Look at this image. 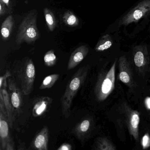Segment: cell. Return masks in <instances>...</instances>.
I'll use <instances>...</instances> for the list:
<instances>
[{
  "label": "cell",
  "mask_w": 150,
  "mask_h": 150,
  "mask_svg": "<svg viewBox=\"0 0 150 150\" xmlns=\"http://www.w3.org/2000/svg\"><path fill=\"white\" fill-rule=\"evenodd\" d=\"M45 64L47 67H52L56 64L57 58L54 50H51L46 52L44 57Z\"/></svg>",
  "instance_id": "22"
},
{
  "label": "cell",
  "mask_w": 150,
  "mask_h": 150,
  "mask_svg": "<svg viewBox=\"0 0 150 150\" xmlns=\"http://www.w3.org/2000/svg\"><path fill=\"white\" fill-rule=\"evenodd\" d=\"M52 102V99L48 96L37 98L33 103L32 115L35 117L42 115L50 109Z\"/></svg>",
  "instance_id": "13"
},
{
  "label": "cell",
  "mask_w": 150,
  "mask_h": 150,
  "mask_svg": "<svg viewBox=\"0 0 150 150\" xmlns=\"http://www.w3.org/2000/svg\"><path fill=\"white\" fill-rule=\"evenodd\" d=\"M57 150H72V146L68 143H64L59 147Z\"/></svg>",
  "instance_id": "25"
},
{
  "label": "cell",
  "mask_w": 150,
  "mask_h": 150,
  "mask_svg": "<svg viewBox=\"0 0 150 150\" xmlns=\"http://www.w3.org/2000/svg\"><path fill=\"white\" fill-rule=\"evenodd\" d=\"M133 60L135 66L143 72L149 64V57L147 48L144 45L136 46L133 48Z\"/></svg>",
  "instance_id": "9"
},
{
  "label": "cell",
  "mask_w": 150,
  "mask_h": 150,
  "mask_svg": "<svg viewBox=\"0 0 150 150\" xmlns=\"http://www.w3.org/2000/svg\"><path fill=\"white\" fill-rule=\"evenodd\" d=\"M89 69L88 65L80 67L67 85L64 93L60 99L62 115L66 118H69L71 115L73 101L85 82Z\"/></svg>",
  "instance_id": "1"
},
{
  "label": "cell",
  "mask_w": 150,
  "mask_h": 150,
  "mask_svg": "<svg viewBox=\"0 0 150 150\" xmlns=\"http://www.w3.org/2000/svg\"><path fill=\"white\" fill-rule=\"evenodd\" d=\"M113 41L111 37L108 35H105L102 37L98 41L95 47V50L97 52H103L108 50L113 45Z\"/></svg>",
  "instance_id": "17"
},
{
  "label": "cell",
  "mask_w": 150,
  "mask_h": 150,
  "mask_svg": "<svg viewBox=\"0 0 150 150\" xmlns=\"http://www.w3.org/2000/svg\"><path fill=\"white\" fill-rule=\"evenodd\" d=\"M16 79L24 95L30 94L33 90L35 79L36 71L32 59H26L21 65L14 69Z\"/></svg>",
  "instance_id": "3"
},
{
  "label": "cell",
  "mask_w": 150,
  "mask_h": 150,
  "mask_svg": "<svg viewBox=\"0 0 150 150\" xmlns=\"http://www.w3.org/2000/svg\"><path fill=\"white\" fill-rule=\"evenodd\" d=\"M49 139V129L47 126H44L33 139L30 148L34 150H47Z\"/></svg>",
  "instance_id": "11"
},
{
  "label": "cell",
  "mask_w": 150,
  "mask_h": 150,
  "mask_svg": "<svg viewBox=\"0 0 150 150\" xmlns=\"http://www.w3.org/2000/svg\"><path fill=\"white\" fill-rule=\"evenodd\" d=\"M146 107L148 110H150V97H147L145 100Z\"/></svg>",
  "instance_id": "26"
},
{
  "label": "cell",
  "mask_w": 150,
  "mask_h": 150,
  "mask_svg": "<svg viewBox=\"0 0 150 150\" xmlns=\"http://www.w3.org/2000/svg\"><path fill=\"white\" fill-rule=\"evenodd\" d=\"M14 24V20L12 15L8 16L3 21L1 27V37L3 41L8 40L13 29Z\"/></svg>",
  "instance_id": "16"
},
{
  "label": "cell",
  "mask_w": 150,
  "mask_h": 150,
  "mask_svg": "<svg viewBox=\"0 0 150 150\" xmlns=\"http://www.w3.org/2000/svg\"><path fill=\"white\" fill-rule=\"evenodd\" d=\"M6 6V5L3 2L0 1V16L1 17L7 13Z\"/></svg>",
  "instance_id": "24"
},
{
  "label": "cell",
  "mask_w": 150,
  "mask_h": 150,
  "mask_svg": "<svg viewBox=\"0 0 150 150\" xmlns=\"http://www.w3.org/2000/svg\"><path fill=\"white\" fill-rule=\"evenodd\" d=\"M119 62V79L128 86L133 85V77L129 64L125 56L120 57Z\"/></svg>",
  "instance_id": "10"
},
{
  "label": "cell",
  "mask_w": 150,
  "mask_h": 150,
  "mask_svg": "<svg viewBox=\"0 0 150 150\" xmlns=\"http://www.w3.org/2000/svg\"><path fill=\"white\" fill-rule=\"evenodd\" d=\"M63 18L64 23L67 26L74 27L79 25V18L71 11L66 12L63 16Z\"/></svg>",
  "instance_id": "20"
},
{
  "label": "cell",
  "mask_w": 150,
  "mask_h": 150,
  "mask_svg": "<svg viewBox=\"0 0 150 150\" xmlns=\"http://www.w3.org/2000/svg\"><path fill=\"white\" fill-rule=\"evenodd\" d=\"M37 13L33 11L24 17L19 26L16 37V44H31L39 39L40 35L37 26Z\"/></svg>",
  "instance_id": "2"
},
{
  "label": "cell",
  "mask_w": 150,
  "mask_h": 150,
  "mask_svg": "<svg viewBox=\"0 0 150 150\" xmlns=\"http://www.w3.org/2000/svg\"><path fill=\"white\" fill-rule=\"evenodd\" d=\"M116 64L115 60L109 71L99 76L96 86L95 94L100 101L107 99L115 88Z\"/></svg>",
  "instance_id": "4"
},
{
  "label": "cell",
  "mask_w": 150,
  "mask_h": 150,
  "mask_svg": "<svg viewBox=\"0 0 150 150\" xmlns=\"http://www.w3.org/2000/svg\"><path fill=\"white\" fill-rule=\"evenodd\" d=\"M59 77L58 74H53L48 75L44 79L40 86L39 89H45L51 88L57 82Z\"/></svg>",
  "instance_id": "21"
},
{
  "label": "cell",
  "mask_w": 150,
  "mask_h": 150,
  "mask_svg": "<svg viewBox=\"0 0 150 150\" xmlns=\"http://www.w3.org/2000/svg\"><path fill=\"white\" fill-rule=\"evenodd\" d=\"M89 52V48L87 45L80 46L72 53L68 62L67 69H72L78 65L85 58Z\"/></svg>",
  "instance_id": "14"
},
{
  "label": "cell",
  "mask_w": 150,
  "mask_h": 150,
  "mask_svg": "<svg viewBox=\"0 0 150 150\" xmlns=\"http://www.w3.org/2000/svg\"><path fill=\"white\" fill-rule=\"evenodd\" d=\"M8 91L15 115L16 117L18 116L21 114L23 111V93L18 86L15 79L13 78L8 79Z\"/></svg>",
  "instance_id": "8"
},
{
  "label": "cell",
  "mask_w": 150,
  "mask_h": 150,
  "mask_svg": "<svg viewBox=\"0 0 150 150\" xmlns=\"http://www.w3.org/2000/svg\"><path fill=\"white\" fill-rule=\"evenodd\" d=\"M92 122L91 118L86 117L81 119L74 128V134L81 141H84L89 134L92 129Z\"/></svg>",
  "instance_id": "12"
},
{
  "label": "cell",
  "mask_w": 150,
  "mask_h": 150,
  "mask_svg": "<svg viewBox=\"0 0 150 150\" xmlns=\"http://www.w3.org/2000/svg\"><path fill=\"white\" fill-rule=\"evenodd\" d=\"M150 15V0H142L120 19L119 25L127 26Z\"/></svg>",
  "instance_id": "6"
},
{
  "label": "cell",
  "mask_w": 150,
  "mask_h": 150,
  "mask_svg": "<svg viewBox=\"0 0 150 150\" xmlns=\"http://www.w3.org/2000/svg\"><path fill=\"white\" fill-rule=\"evenodd\" d=\"M141 145L144 149H146L150 146V136L148 133L145 134L141 140Z\"/></svg>",
  "instance_id": "23"
},
{
  "label": "cell",
  "mask_w": 150,
  "mask_h": 150,
  "mask_svg": "<svg viewBox=\"0 0 150 150\" xmlns=\"http://www.w3.org/2000/svg\"><path fill=\"white\" fill-rule=\"evenodd\" d=\"M139 121L140 117L139 113L137 110H131L128 116L127 125L129 133L137 141L139 138Z\"/></svg>",
  "instance_id": "15"
},
{
  "label": "cell",
  "mask_w": 150,
  "mask_h": 150,
  "mask_svg": "<svg viewBox=\"0 0 150 150\" xmlns=\"http://www.w3.org/2000/svg\"><path fill=\"white\" fill-rule=\"evenodd\" d=\"M7 114L3 100L0 98V150H14L15 144L9 132Z\"/></svg>",
  "instance_id": "5"
},
{
  "label": "cell",
  "mask_w": 150,
  "mask_h": 150,
  "mask_svg": "<svg viewBox=\"0 0 150 150\" xmlns=\"http://www.w3.org/2000/svg\"><path fill=\"white\" fill-rule=\"evenodd\" d=\"M1 1L3 2L6 6H10V0H0Z\"/></svg>",
  "instance_id": "27"
},
{
  "label": "cell",
  "mask_w": 150,
  "mask_h": 150,
  "mask_svg": "<svg viewBox=\"0 0 150 150\" xmlns=\"http://www.w3.org/2000/svg\"><path fill=\"white\" fill-rule=\"evenodd\" d=\"M46 24L51 31H53L57 26V21L53 13L47 8L44 9Z\"/></svg>",
  "instance_id": "19"
},
{
  "label": "cell",
  "mask_w": 150,
  "mask_h": 150,
  "mask_svg": "<svg viewBox=\"0 0 150 150\" xmlns=\"http://www.w3.org/2000/svg\"><path fill=\"white\" fill-rule=\"evenodd\" d=\"M94 149L97 150H115L116 146L106 137H100L96 140L94 145Z\"/></svg>",
  "instance_id": "18"
},
{
  "label": "cell",
  "mask_w": 150,
  "mask_h": 150,
  "mask_svg": "<svg viewBox=\"0 0 150 150\" xmlns=\"http://www.w3.org/2000/svg\"><path fill=\"white\" fill-rule=\"evenodd\" d=\"M11 75V73L8 70L4 75L0 78V98L3 100L7 114L9 126L10 128H12L16 117L10 101L8 91V79Z\"/></svg>",
  "instance_id": "7"
}]
</instances>
